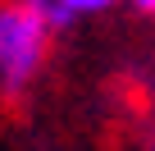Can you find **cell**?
Returning <instances> with one entry per match:
<instances>
[{"mask_svg": "<svg viewBox=\"0 0 155 151\" xmlns=\"http://www.w3.org/2000/svg\"><path fill=\"white\" fill-rule=\"evenodd\" d=\"M23 5H46V0H23Z\"/></svg>", "mask_w": 155, "mask_h": 151, "instance_id": "4", "label": "cell"}, {"mask_svg": "<svg viewBox=\"0 0 155 151\" xmlns=\"http://www.w3.org/2000/svg\"><path fill=\"white\" fill-rule=\"evenodd\" d=\"M132 5H137L141 14H155V0H132Z\"/></svg>", "mask_w": 155, "mask_h": 151, "instance_id": "3", "label": "cell"}, {"mask_svg": "<svg viewBox=\"0 0 155 151\" xmlns=\"http://www.w3.org/2000/svg\"><path fill=\"white\" fill-rule=\"evenodd\" d=\"M110 5H119V0H46V19H50V28H64V23H73V19H82V14H101V9H110Z\"/></svg>", "mask_w": 155, "mask_h": 151, "instance_id": "2", "label": "cell"}, {"mask_svg": "<svg viewBox=\"0 0 155 151\" xmlns=\"http://www.w3.org/2000/svg\"><path fill=\"white\" fill-rule=\"evenodd\" d=\"M50 32L55 28H50L41 5H23V0L0 5V87L9 96L37 78L46 46H50Z\"/></svg>", "mask_w": 155, "mask_h": 151, "instance_id": "1", "label": "cell"}]
</instances>
